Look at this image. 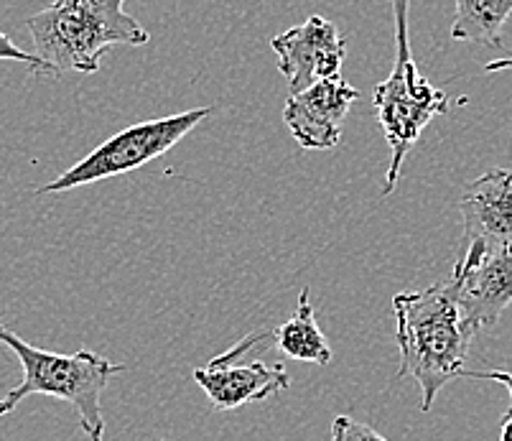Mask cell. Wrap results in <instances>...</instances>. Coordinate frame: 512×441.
Returning <instances> with one entry per match:
<instances>
[{"mask_svg":"<svg viewBox=\"0 0 512 441\" xmlns=\"http://www.w3.org/2000/svg\"><path fill=\"white\" fill-rule=\"evenodd\" d=\"M194 380L217 411H235L248 403L268 401L291 385L286 365H265L263 360L237 362L214 357L207 368L194 370Z\"/></svg>","mask_w":512,"mask_h":441,"instance_id":"cell-10","label":"cell"},{"mask_svg":"<svg viewBox=\"0 0 512 441\" xmlns=\"http://www.w3.org/2000/svg\"><path fill=\"white\" fill-rule=\"evenodd\" d=\"M271 49L276 51L278 69L286 77L291 95H299L321 80L339 77L347 59V39L332 21L321 16H309L301 26L273 36Z\"/></svg>","mask_w":512,"mask_h":441,"instance_id":"cell-6","label":"cell"},{"mask_svg":"<svg viewBox=\"0 0 512 441\" xmlns=\"http://www.w3.org/2000/svg\"><path fill=\"white\" fill-rule=\"evenodd\" d=\"M0 62H23L29 64L31 74H49V77H57V72H54L39 54H29V51L18 49L3 31H0Z\"/></svg>","mask_w":512,"mask_h":441,"instance_id":"cell-13","label":"cell"},{"mask_svg":"<svg viewBox=\"0 0 512 441\" xmlns=\"http://www.w3.org/2000/svg\"><path fill=\"white\" fill-rule=\"evenodd\" d=\"M464 253L467 258L512 250V169H492L462 194Z\"/></svg>","mask_w":512,"mask_h":441,"instance_id":"cell-7","label":"cell"},{"mask_svg":"<svg viewBox=\"0 0 512 441\" xmlns=\"http://www.w3.org/2000/svg\"><path fill=\"white\" fill-rule=\"evenodd\" d=\"M212 113V108H194L186 110V113L169 115V118L130 125L125 131L115 133L113 138H107L92 153H87L85 159L77 161L62 176L36 189V194L69 192V189L87 187L95 181L113 179V176L141 169V166L151 164L153 159L171 151L186 133H192Z\"/></svg>","mask_w":512,"mask_h":441,"instance_id":"cell-5","label":"cell"},{"mask_svg":"<svg viewBox=\"0 0 512 441\" xmlns=\"http://www.w3.org/2000/svg\"><path fill=\"white\" fill-rule=\"evenodd\" d=\"M393 311L400 350L398 378L411 375L421 388V408L431 411L441 388L462 378L474 337L464 322L456 281L449 276L423 291H403L393 299Z\"/></svg>","mask_w":512,"mask_h":441,"instance_id":"cell-1","label":"cell"},{"mask_svg":"<svg viewBox=\"0 0 512 441\" xmlns=\"http://www.w3.org/2000/svg\"><path fill=\"white\" fill-rule=\"evenodd\" d=\"M462 378L495 380V383L505 385L507 393H510V408H507L505 419H512V370H462Z\"/></svg>","mask_w":512,"mask_h":441,"instance_id":"cell-15","label":"cell"},{"mask_svg":"<svg viewBox=\"0 0 512 441\" xmlns=\"http://www.w3.org/2000/svg\"><path fill=\"white\" fill-rule=\"evenodd\" d=\"M395 18V67L385 82L375 90V110L383 136L390 146V166L385 174L383 197L395 192L406 156L416 146L426 125L449 110L446 92L436 90L431 82L418 72L408 34V11L411 0H390Z\"/></svg>","mask_w":512,"mask_h":441,"instance_id":"cell-4","label":"cell"},{"mask_svg":"<svg viewBox=\"0 0 512 441\" xmlns=\"http://www.w3.org/2000/svg\"><path fill=\"white\" fill-rule=\"evenodd\" d=\"M512 72V57L510 59H497V62H490L487 67H484V72Z\"/></svg>","mask_w":512,"mask_h":441,"instance_id":"cell-16","label":"cell"},{"mask_svg":"<svg viewBox=\"0 0 512 441\" xmlns=\"http://www.w3.org/2000/svg\"><path fill=\"white\" fill-rule=\"evenodd\" d=\"M360 90L344 82L342 77L321 80L309 90L291 95L283 108V123L301 148L327 151L339 146L342 123Z\"/></svg>","mask_w":512,"mask_h":441,"instance_id":"cell-9","label":"cell"},{"mask_svg":"<svg viewBox=\"0 0 512 441\" xmlns=\"http://www.w3.org/2000/svg\"><path fill=\"white\" fill-rule=\"evenodd\" d=\"M268 340L276 342L278 350L296 362H311V365H319V368H327L332 362V347H329V340L321 332L319 322H316L309 289L299 294L296 314L286 324L273 329L268 334Z\"/></svg>","mask_w":512,"mask_h":441,"instance_id":"cell-11","label":"cell"},{"mask_svg":"<svg viewBox=\"0 0 512 441\" xmlns=\"http://www.w3.org/2000/svg\"><path fill=\"white\" fill-rule=\"evenodd\" d=\"M451 278L467 327L474 334L495 327L512 304V250H492L477 258L459 255Z\"/></svg>","mask_w":512,"mask_h":441,"instance_id":"cell-8","label":"cell"},{"mask_svg":"<svg viewBox=\"0 0 512 441\" xmlns=\"http://www.w3.org/2000/svg\"><path fill=\"white\" fill-rule=\"evenodd\" d=\"M497 441H512V419H502L500 439Z\"/></svg>","mask_w":512,"mask_h":441,"instance_id":"cell-17","label":"cell"},{"mask_svg":"<svg viewBox=\"0 0 512 441\" xmlns=\"http://www.w3.org/2000/svg\"><path fill=\"white\" fill-rule=\"evenodd\" d=\"M0 345L8 347L18 357L23 368V380L0 398V416L18 408V403L29 396L62 398L77 411L79 426L90 441H105V419H102V393L110 378L123 373L125 365L105 360L90 350H79L74 355H57L23 342L11 327L3 324L0 314Z\"/></svg>","mask_w":512,"mask_h":441,"instance_id":"cell-3","label":"cell"},{"mask_svg":"<svg viewBox=\"0 0 512 441\" xmlns=\"http://www.w3.org/2000/svg\"><path fill=\"white\" fill-rule=\"evenodd\" d=\"M332 441H388L367 424H360L352 416H337L332 421Z\"/></svg>","mask_w":512,"mask_h":441,"instance_id":"cell-14","label":"cell"},{"mask_svg":"<svg viewBox=\"0 0 512 441\" xmlns=\"http://www.w3.org/2000/svg\"><path fill=\"white\" fill-rule=\"evenodd\" d=\"M512 13V0H454L451 39L502 49V26Z\"/></svg>","mask_w":512,"mask_h":441,"instance_id":"cell-12","label":"cell"},{"mask_svg":"<svg viewBox=\"0 0 512 441\" xmlns=\"http://www.w3.org/2000/svg\"><path fill=\"white\" fill-rule=\"evenodd\" d=\"M34 54L54 72L95 74L110 46H143L151 34L125 13V0H54L26 21Z\"/></svg>","mask_w":512,"mask_h":441,"instance_id":"cell-2","label":"cell"}]
</instances>
